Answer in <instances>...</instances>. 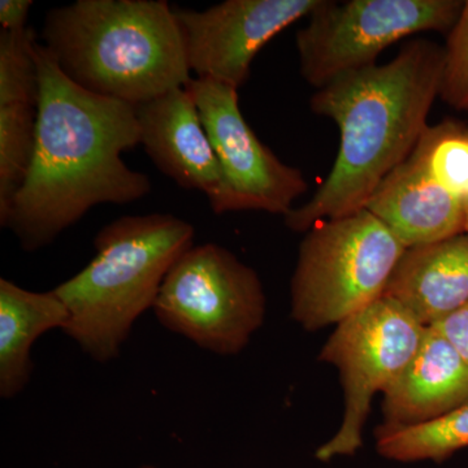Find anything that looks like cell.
I'll list each match as a JSON object with an SVG mask.
<instances>
[{
	"instance_id": "cell-1",
	"label": "cell",
	"mask_w": 468,
	"mask_h": 468,
	"mask_svg": "<svg viewBox=\"0 0 468 468\" xmlns=\"http://www.w3.org/2000/svg\"><path fill=\"white\" fill-rule=\"evenodd\" d=\"M36 58L39 98L32 163L0 221L27 252L51 245L95 206L129 205L153 190L149 176L122 158L140 144L135 106L80 88L41 42Z\"/></svg>"
},
{
	"instance_id": "cell-2",
	"label": "cell",
	"mask_w": 468,
	"mask_h": 468,
	"mask_svg": "<svg viewBox=\"0 0 468 468\" xmlns=\"http://www.w3.org/2000/svg\"><path fill=\"white\" fill-rule=\"evenodd\" d=\"M443 48L415 38L387 64L346 73L318 89L310 107L340 131V147L324 184L292 208L285 226L309 232L325 220L366 208L381 181L402 165L426 131L440 97Z\"/></svg>"
},
{
	"instance_id": "cell-3",
	"label": "cell",
	"mask_w": 468,
	"mask_h": 468,
	"mask_svg": "<svg viewBox=\"0 0 468 468\" xmlns=\"http://www.w3.org/2000/svg\"><path fill=\"white\" fill-rule=\"evenodd\" d=\"M41 43L80 88L133 106L193 79L183 30L165 0H77L52 8Z\"/></svg>"
},
{
	"instance_id": "cell-4",
	"label": "cell",
	"mask_w": 468,
	"mask_h": 468,
	"mask_svg": "<svg viewBox=\"0 0 468 468\" xmlns=\"http://www.w3.org/2000/svg\"><path fill=\"white\" fill-rule=\"evenodd\" d=\"M194 237L189 221L160 212L128 215L101 228L94 258L52 289L69 314L64 334L95 362L117 358Z\"/></svg>"
},
{
	"instance_id": "cell-5",
	"label": "cell",
	"mask_w": 468,
	"mask_h": 468,
	"mask_svg": "<svg viewBox=\"0 0 468 468\" xmlns=\"http://www.w3.org/2000/svg\"><path fill=\"white\" fill-rule=\"evenodd\" d=\"M406 248L367 209L311 228L292 277V318L306 331L340 324L385 294Z\"/></svg>"
},
{
	"instance_id": "cell-6",
	"label": "cell",
	"mask_w": 468,
	"mask_h": 468,
	"mask_svg": "<svg viewBox=\"0 0 468 468\" xmlns=\"http://www.w3.org/2000/svg\"><path fill=\"white\" fill-rule=\"evenodd\" d=\"M258 273L217 243L193 245L169 270L153 311L160 324L203 350L236 356L266 318Z\"/></svg>"
},
{
	"instance_id": "cell-7",
	"label": "cell",
	"mask_w": 468,
	"mask_h": 468,
	"mask_svg": "<svg viewBox=\"0 0 468 468\" xmlns=\"http://www.w3.org/2000/svg\"><path fill=\"white\" fill-rule=\"evenodd\" d=\"M462 0H322L295 36L300 72L318 89L377 64L378 55L405 37L451 32Z\"/></svg>"
},
{
	"instance_id": "cell-8",
	"label": "cell",
	"mask_w": 468,
	"mask_h": 468,
	"mask_svg": "<svg viewBox=\"0 0 468 468\" xmlns=\"http://www.w3.org/2000/svg\"><path fill=\"white\" fill-rule=\"evenodd\" d=\"M426 328L385 295L337 324L320 360L340 371L345 412L340 430L316 452L319 461L354 455L362 448L375 394L384 393L414 358Z\"/></svg>"
},
{
	"instance_id": "cell-9",
	"label": "cell",
	"mask_w": 468,
	"mask_h": 468,
	"mask_svg": "<svg viewBox=\"0 0 468 468\" xmlns=\"http://www.w3.org/2000/svg\"><path fill=\"white\" fill-rule=\"evenodd\" d=\"M186 88L223 172V194L212 211H264L286 217L309 187L301 169L285 165L257 137L239 110L237 89L196 77Z\"/></svg>"
},
{
	"instance_id": "cell-10",
	"label": "cell",
	"mask_w": 468,
	"mask_h": 468,
	"mask_svg": "<svg viewBox=\"0 0 468 468\" xmlns=\"http://www.w3.org/2000/svg\"><path fill=\"white\" fill-rule=\"evenodd\" d=\"M322 0H226L205 11L174 7L196 79L239 90L251 64L277 34L309 17Z\"/></svg>"
},
{
	"instance_id": "cell-11",
	"label": "cell",
	"mask_w": 468,
	"mask_h": 468,
	"mask_svg": "<svg viewBox=\"0 0 468 468\" xmlns=\"http://www.w3.org/2000/svg\"><path fill=\"white\" fill-rule=\"evenodd\" d=\"M140 144L162 174L199 190L214 208L223 194V172L198 106L186 86L135 106Z\"/></svg>"
},
{
	"instance_id": "cell-12",
	"label": "cell",
	"mask_w": 468,
	"mask_h": 468,
	"mask_svg": "<svg viewBox=\"0 0 468 468\" xmlns=\"http://www.w3.org/2000/svg\"><path fill=\"white\" fill-rule=\"evenodd\" d=\"M36 45L30 30L0 34V221L32 163L39 98Z\"/></svg>"
},
{
	"instance_id": "cell-13",
	"label": "cell",
	"mask_w": 468,
	"mask_h": 468,
	"mask_svg": "<svg viewBox=\"0 0 468 468\" xmlns=\"http://www.w3.org/2000/svg\"><path fill=\"white\" fill-rule=\"evenodd\" d=\"M366 209L406 249L464 232L463 201L437 184L412 154L381 181Z\"/></svg>"
},
{
	"instance_id": "cell-14",
	"label": "cell",
	"mask_w": 468,
	"mask_h": 468,
	"mask_svg": "<svg viewBox=\"0 0 468 468\" xmlns=\"http://www.w3.org/2000/svg\"><path fill=\"white\" fill-rule=\"evenodd\" d=\"M468 402V365L433 326L384 392V427L418 426Z\"/></svg>"
},
{
	"instance_id": "cell-15",
	"label": "cell",
	"mask_w": 468,
	"mask_h": 468,
	"mask_svg": "<svg viewBox=\"0 0 468 468\" xmlns=\"http://www.w3.org/2000/svg\"><path fill=\"white\" fill-rule=\"evenodd\" d=\"M385 297L431 326L468 303V233L406 249Z\"/></svg>"
},
{
	"instance_id": "cell-16",
	"label": "cell",
	"mask_w": 468,
	"mask_h": 468,
	"mask_svg": "<svg viewBox=\"0 0 468 468\" xmlns=\"http://www.w3.org/2000/svg\"><path fill=\"white\" fill-rule=\"evenodd\" d=\"M69 319L66 304L54 291H27L0 279V396H18L33 372V345L54 329L64 331Z\"/></svg>"
},
{
	"instance_id": "cell-17",
	"label": "cell",
	"mask_w": 468,
	"mask_h": 468,
	"mask_svg": "<svg viewBox=\"0 0 468 468\" xmlns=\"http://www.w3.org/2000/svg\"><path fill=\"white\" fill-rule=\"evenodd\" d=\"M468 448V402L442 417L418 426L377 431V449L387 460L442 462Z\"/></svg>"
},
{
	"instance_id": "cell-18",
	"label": "cell",
	"mask_w": 468,
	"mask_h": 468,
	"mask_svg": "<svg viewBox=\"0 0 468 468\" xmlns=\"http://www.w3.org/2000/svg\"><path fill=\"white\" fill-rule=\"evenodd\" d=\"M412 155L431 177L461 201L468 199V128L454 122L428 125Z\"/></svg>"
},
{
	"instance_id": "cell-19",
	"label": "cell",
	"mask_w": 468,
	"mask_h": 468,
	"mask_svg": "<svg viewBox=\"0 0 468 468\" xmlns=\"http://www.w3.org/2000/svg\"><path fill=\"white\" fill-rule=\"evenodd\" d=\"M440 98L458 111H468V0L443 48Z\"/></svg>"
},
{
	"instance_id": "cell-20",
	"label": "cell",
	"mask_w": 468,
	"mask_h": 468,
	"mask_svg": "<svg viewBox=\"0 0 468 468\" xmlns=\"http://www.w3.org/2000/svg\"><path fill=\"white\" fill-rule=\"evenodd\" d=\"M440 332L468 365V303L448 318L431 325Z\"/></svg>"
},
{
	"instance_id": "cell-21",
	"label": "cell",
	"mask_w": 468,
	"mask_h": 468,
	"mask_svg": "<svg viewBox=\"0 0 468 468\" xmlns=\"http://www.w3.org/2000/svg\"><path fill=\"white\" fill-rule=\"evenodd\" d=\"M32 0H2L0 2V26L5 32H20L27 26Z\"/></svg>"
},
{
	"instance_id": "cell-22",
	"label": "cell",
	"mask_w": 468,
	"mask_h": 468,
	"mask_svg": "<svg viewBox=\"0 0 468 468\" xmlns=\"http://www.w3.org/2000/svg\"><path fill=\"white\" fill-rule=\"evenodd\" d=\"M464 207V232L468 233V199L463 202Z\"/></svg>"
},
{
	"instance_id": "cell-23",
	"label": "cell",
	"mask_w": 468,
	"mask_h": 468,
	"mask_svg": "<svg viewBox=\"0 0 468 468\" xmlns=\"http://www.w3.org/2000/svg\"><path fill=\"white\" fill-rule=\"evenodd\" d=\"M135 468H159V467L153 466V464H144V466L135 467Z\"/></svg>"
}]
</instances>
